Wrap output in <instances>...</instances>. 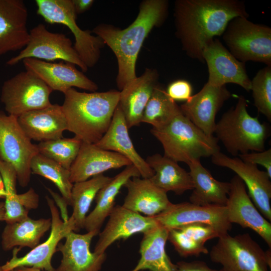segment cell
I'll use <instances>...</instances> for the list:
<instances>
[{"label":"cell","instance_id":"2","mask_svg":"<svg viewBox=\"0 0 271 271\" xmlns=\"http://www.w3.org/2000/svg\"><path fill=\"white\" fill-rule=\"evenodd\" d=\"M167 0H144L140 3L134 21L121 29L106 24H100L92 30L114 53L117 61L116 82L119 91L137 77V60L143 44L155 27H161L169 12Z\"/></svg>","mask_w":271,"mask_h":271},{"label":"cell","instance_id":"3","mask_svg":"<svg viewBox=\"0 0 271 271\" xmlns=\"http://www.w3.org/2000/svg\"><path fill=\"white\" fill-rule=\"evenodd\" d=\"M62 105L67 130L82 142L95 144L107 130L119 104L120 91L80 92L71 88Z\"/></svg>","mask_w":271,"mask_h":271},{"label":"cell","instance_id":"47","mask_svg":"<svg viewBox=\"0 0 271 271\" xmlns=\"http://www.w3.org/2000/svg\"><path fill=\"white\" fill-rule=\"evenodd\" d=\"M0 271H2V267H1V266H0Z\"/></svg>","mask_w":271,"mask_h":271},{"label":"cell","instance_id":"11","mask_svg":"<svg viewBox=\"0 0 271 271\" xmlns=\"http://www.w3.org/2000/svg\"><path fill=\"white\" fill-rule=\"evenodd\" d=\"M27 58L48 62L61 60L78 66L83 72L88 69L81 60L70 39L63 33L50 32L43 24H39L30 30L26 46L6 64L15 65Z\"/></svg>","mask_w":271,"mask_h":271},{"label":"cell","instance_id":"29","mask_svg":"<svg viewBox=\"0 0 271 271\" xmlns=\"http://www.w3.org/2000/svg\"><path fill=\"white\" fill-rule=\"evenodd\" d=\"M137 168L132 164L125 169L103 186L97 193L95 199L96 204L94 209L86 216L84 228L87 232L100 229L107 216L114 207L115 198L125 183L133 177H140Z\"/></svg>","mask_w":271,"mask_h":271},{"label":"cell","instance_id":"10","mask_svg":"<svg viewBox=\"0 0 271 271\" xmlns=\"http://www.w3.org/2000/svg\"><path fill=\"white\" fill-rule=\"evenodd\" d=\"M52 91L39 78L26 70L4 82L0 99L8 114L19 117L50 105Z\"/></svg>","mask_w":271,"mask_h":271},{"label":"cell","instance_id":"15","mask_svg":"<svg viewBox=\"0 0 271 271\" xmlns=\"http://www.w3.org/2000/svg\"><path fill=\"white\" fill-rule=\"evenodd\" d=\"M213 164L227 168L236 174L248 189L253 204L267 220H271V182L267 172L255 165L246 163L240 158H231L220 151L211 157Z\"/></svg>","mask_w":271,"mask_h":271},{"label":"cell","instance_id":"24","mask_svg":"<svg viewBox=\"0 0 271 271\" xmlns=\"http://www.w3.org/2000/svg\"><path fill=\"white\" fill-rule=\"evenodd\" d=\"M157 70L146 68L139 77L128 82L120 91L119 105L129 128L142 122L146 106L154 88L159 84Z\"/></svg>","mask_w":271,"mask_h":271},{"label":"cell","instance_id":"20","mask_svg":"<svg viewBox=\"0 0 271 271\" xmlns=\"http://www.w3.org/2000/svg\"><path fill=\"white\" fill-rule=\"evenodd\" d=\"M99 233L97 231L82 234L73 231L68 233L65 242L57 246L62 258L56 271H99L106 254H97L90 249L92 238Z\"/></svg>","mask_w":271,"mask_h":271},{"label":"cell","instance_id":"16","mask_svg":"<svg viewBox=\"0 0 271 271\" xmlns=\"http://www.w3.org/2000/svg\"><path fill=\"white\" fill-rule=\"evenodd\" d=\"M225 206L229 222L248 228L257 233L271 247V223L256 208L243 181L237 175L230 182Z\"/></svg>","mask_w":271,"mask_h":271},{"label":"cell","instance_id":"5","mask_svg":"<svg viewBox=\"0 0 271 271\" xmlns=\"http://www.w3.org/2000/svg\"><path fill=\"white\" fill-rule=\"evenodd\" d=\"M247 102L240 96L234 107L225 112L216 123L214 133L233 156L264 150L268 128L247 110Z\"/></svg>","mask_w":271,"mask_h":271},{"label":"cell","instance_id":"35","mask_svg":"<svg viewBox=\"0 0 271 271\" xmlns=\"http://www.w3.org/2000/svg\"><path fill=\"white\" fill-rule=\"evenodd\" d=\"M0 175L4 182L6 196L5 207L6 223L20 221L29 216V210L20 203L16 190L17 174L14 169L0 159Z\"/></svg>","mask_w":271,"mask_h":271},{"label":"cell","instance_id":"19","mask_svg":"<svg viewBox=\"0 0 271 271\" xmlns=\"http://www.w3.org/2000/svg\"><path fill=\"white\" fill-rule=\"evenodd\" d=\"M158 225L153 217L144 216L122 205L114 206L104 229L99 233L93 252L99 254L105 253L115 241L126 239L134 234L144 233Z\"/></svg>","mask_w":271,"mask_h":271},{"label":"cell","instance_id":"6","mask_svg":"<svg viewBox=\"0 0 271 271\" xmlns=\"http://www.w3.org/2000/svg\"><path fill=\"white\" fill-rule=\"evenodd\" d=\"M209 255L223 271H269L271 268L270 248L264 251L248 233L220 236Z\"/></svg>","mask_w":271,"mask_h":271},{"label":"cell","instance_id":"17","mask_svg":"<svg viewBox=\"0 0 271 271\" xmlns=\"http://www.w3.org/2000/svg\"><path fill=\"white\" fill-rule=\"evenodd\" d=\"M26 70L29 71L46 84L53 91L64 93L71 88L96 92L98 85L73 64L62 61L48 62L35 58L23 61Z\"/></svg>","mask_w":271,"mask_h":271},{"label":"cell","instance_id":"32","mask_svg":"<svg viewBox=\"0 0 271 271\" xmlns=\"http://www.w3.org/2000/svg\"><path fill=\"white\" fill-rule=\"evenodd\" d=\"M112 178L101 174L73 184L71 203L73 212L70 218L74 222L75 231L84 228L86 214L93 200L98 191Z\"/></svg>","mask_w":271,"mask_h":271},{"label":"cell","instance_id":"48","mask_svg":"<svg viewBox=\"0 0 271 271\" xmlns=\"http://www.w3.org/2000/svg\"><path fill=\"white\" fill-rule=\"evenodd\" d=\"M10 271H15L14 270H10Z\"/></svg>","mask_w":271,"mask_h":271},{"label":"cell","instance_id":"23","mask_svg":"<svg viewBox=\"0 0 271 271\" xmlns=\"http://www.w3.org/2000/svg\"><path fill=\"white\" fill-rule=\"evenodd\" d=\"M18 121L29 139L40 142L62 138L68 128L62 105L58 104L26 112Z\"/></svg>","mask_w":271,"mask_h":271},{"label":"cell","instance_id":"12","mask_svg":"<svg viewBox=\"0 0 271 271\" xmlns=\"http://www.w3.org/2000/svg\"><path fill=\"white\" fill-rule=\"evenodd\" d=\"M46 198L51 215V232L48 239L20 257H18V254L21 248L15 247L12 258L1 266L2 271H10L21 266L56 271L51 264L52 257L57 251L60 240L70 232L75 231V225L70 217L67 220H62L54 201L48 196Z\"/></svg>","mask_w":271,"mask_h":271},{"label":"cell","instance_id":"31","mask_svg":"<svg viewBox=\"0 0 271 271\" xmlns=\"http://www.w3.org/2000/svg\"><path fill=\"white\" fill-rule=\"evenodd\" d=\"M51 218L33 219L29 216L20 221L7 223L2 234V247L9 250L17 246L33 249L51 228Z\"/></svg>","mask_w":271,"mask_h":271},{"label":"cell","instance_id":"34","mask_svg":"<svg viewBox=\"0 0 271 271\" xmlns=\"http://www.w3.org/2000/svg\"><path fill=\"white\" fill-rule=\"evenodd\" d=\"M31 169L32 173L52 181L59 189L67 204L71 205L73 184L70 180V170L40 153L33 158Z\"/></svg>","mask_w":271,"mask_h":271},{"label":"cell","instance_id":"30","mask_svg":"<svg viewBox=\"0 0 271 271\" xmlns=\"http://www.w3.org/2000/svg\"><path fill=\"white\" fill-rule=\"evenodd\" d=\"M145 160L154 172L149 180L159 188L177 195L193 190V183L189 173L177 162L159 154L149 156Z\"/></svg>","mask_w":271,"mask_h":271},{"label":"cell","instance_id":"25","mask_svg":"<svg viewBox=\"0 0 271 271\" xmlns=\"http://www.w3.org/2000/svg\"><path fill=\"white\" fill-rule=\"evenodd\" d=\"M95 145L101 149L116 152L126 157L137 168L143 178L150 179L154 175V171L134 148L119 104L107 130Z\"/></svg>","mask_w":271,"mask_h":271},{"label":"cell","instance_id":"38","mask_svg":"<svg viewBox=\"0 0 271 271\" xmlns=\"http://www.w3.org/2000/svg\"><path fill=\"white\" fill-rule=\"evenodd\" d=\"M168 240L173 244L177 252L183 257L198 256L202 253H209L205 245L191 240L179 227L168 230Z\"/></svg>","mask_w":271,"mask_h":271},{"label":"cell","instance_id":"44","mask_svg":"<svg viewBox=\"0 0 271 271\" xmlns=\"http://www.w3.org/2000/svg\"><path fill=\"white\" fill-rule=\"evenodd\" d=\"M6 220V210L5 207V202L0 201V221Z\"/></svg>","mask_w":271,"mask_h":271},{"label":"cell","instance_id":"41","mask_svg":"<svg viewBox=\"0 0 271 271\" xmlns=\"http://www.w3.org/2000/svg\"><path fill=\"white\" fill-rule=\"evenodd\" d=\"M239 158L244 162L255 165H259L265 169L271 177V149L261 152H252L239 154Z\"/></svg>","mask_w":271,"mask_h":271},{"label":"cell","instance_id":"36","mask_svg":"<svg viewBox=\"0 0 271 271\" xmlns=\"http://www.w3.org/2000/svg\"><path fill=\"white\" fill-rule=\"evenodd\" d=\"M82 142L74 137L40 142L39 153L70 170L79 153Z\"/></svg>","mask_w":271,"mask_h":271},{"label":"cell","instance_id":"9","mask_svg":"<svg viewBox=\"0 0 271 271\" xmlns=\"http://www.w3.org/2000/svg\"><path fill=\"white\" fill-rule=\"evenodd\" d=\"M39 153L37 145L21 128L18 117L0 111V159L14 169L21 187L29 183L31 162Z\"/></svg>","mask_w":271,"mask_h":271},{"label":"cell","instance_id":"42","mask_svg":"<svg viewBox=\"0 0 271 271\" xmlns=\"http://www.w3.org/2000/svg\"><path fill=\"white\" fill-rule=\"evenodd\" d=\"M178 271H223L210 267L206 262L201 260L190 262L180 261L177 263Z\"/></svg>","mask_w":271,"mask_h":271},{"label":"cell","instance_id":"7","mask_svg":"<svg viewBox=\"0 0 271 271\" xmlns=\"http://www.w3.org/2000/svg\"><path fill=\"white\" fill-rule=\"evenodd\" d=\"M222 38L227 49L238 60L262 63L271 66V29L237 17L228 24Z\"/></svg>","mask_w":271,"mask_h":271},{"label":"cell","instance_id":"13","mask_svg":"<svg viewBox=\"0 0 271 271\" xmlns=\"http://www.w3.org/2000/svg\"><path fill=\"white\" fill-rule=\"evenodd\" d=\"M159 225L168 230L194 223L215 227L221 235L228 233L232 224L228 221L225 206L197 205L191 202L172 203L166 210L153 216Z\"/></svg>","mask_w":271,"mask_h":271},{"label":"cell","instance_id":"46","mask_svg":"<svg viewBox=\"0 0 271 271\" xmlns=\"http://www.w3.org/2000/svg\"><path fill=\"white\" fill-rule=\"evenodd\" d=\"M6 192L5 189L3 181L0 175V198H5Z\"/></svg>","mask_w":271,"mask_h":271},{"label":"cell","instance_id":"14","mask_svg":"<svg viewBox=\"0 0 271 271\" xmlns=\"http://www.w3.org/2000/svg\"><path fill=\"white\" fill-rule=\"evenodd\" d=\"M202 56L208 67V83L216 86L233 83L250 91L251 80L245 63L236 59L219 39L215 38L207 42Z\"/></svg>","mask_w":271,"mask_h":271},{"label":"cell","instance_id":"26","mask_svg":"<svg viewBox=\"0 0 271 271\" xmlns=\"http://www.w3.org/2000/svg\"><path fill=\"white\" fill-rule=\"evenodd\" d=\"M127 190L122 206L147 216H156L166 210L172 203L167 193L146 178L133 177L124 185Z\"/></svg>","mask_w":271,"mask_h":271},{"label":"cell","instance_id":"40","mask_svg":"<svg viewBox=\"0 0 271 271\" xmlns=\"http://www.w3.org/2000/svg\"><path fill=\"white\" fill-rule=\"evenodd\" d=\"M166 90L173 100L186 101L192 96L193 88L189 81L178 79L170 83Z\"/></svg>","mask_w":271,"mask_h":271},{"label":"cell","instance_id":"22","mask_svg":"<svg viewBox=\"0 0 271 271\" xmlns=\"http://www.w3.org/2000/svg\"><path fill=\"white\" fill-rule=\"evenodd\" d=\"M132 164L123 156L82 142L77 158L70 169L72 183L84 181L110 169Z\"/></svg>","mask_w":271,"mask_h":271},{"label":"cell","instance_id":"8","mask_svg":"<svg viewBox=\"0 0 271 271\" xmlns=\"http://www.w3.org/2000/svg\"><path fill=\"white\" fill-rule=\"evenodd\" d=\"M37 13L48 23L65 26L73 34V47L81 60L88 68L98 62L103 40L92 34V31L82 30L77 24V14L72 0H36Z\"/></svg>","mask_w":271,"mask_h":271},{"label":"cell","instance_id":"1","mask_svg":"<svg viewBox=\"0 0 271 271\" xmlns=\"http://www.w3.org/2000/svg\"><path fill=\"white\" fill-rule=\"evenodd\" d=\"M237 17H249L239 0H177L174 17L176 35L192 59L204 62L202 52L208 42L223 34Z\"/></svg>","mask_w":271,"mask_h":271},{"label":"cell","instance_id":"21","mask_svg":"<svg viewBox=\"0 0 271 271\" xmlns=\"http://www.w3.org/2000/svg\"><path fill=\"white\" fill-rule=\"evenodd\" d=\"M28 16L23 1L0 0V56L26 46L30 37Z\"/></svg>","mask_w":271,"mask_h":271},{"label":"cell","instance_id":"43","mask_svg":"<svg viewBox=\"0 0 271 271\" xmlns=\"http://www.w3.org/2000/svg\"><path fill=\"white\" fill-rule=\"evenodd\" d=\"M75 12L77 15L82 14L89 10L92 6L93 0H72Z\"/></svg>","mask_w":271,"mask_h":271},{"label":"cell","instance_id":"33","mask_svg":"<svg viewBox=\"0 0 271 271\" xmlns=\"http://www.w3.org/2000/svg\"><path fill=\"white\" fill-rule=\"evenodd\" d=\"M181 112L180 106L159 84L154 88L143 112L142 122L159 128L169 123Z\"/></svg>","mask_w":271,"mask_h":271},{"label":"cell","instance_id":"27","mask_svg":"<svg viewBox=\"0 0 271 271\" xmlns=\"http://www.w3.org/2000/svg\"><path fill=\"white\" fill-rule=\"evenodd\" d=\"M168 236V230L159 224L144 233L140 247L141 258L130 271H178L177 264L166 251Z\"/></svg>","mask_w":271,"mask_h":271},{"label":"cell","instance_id":"45","mask_svg":"<svg viewBox=\"0 0 271 271\" xmlns=\"http://www.w3.org/2000/svg\"><path fill=\"white\" fill-rule=\"evenodd\" d=\"M15 271H41V269L33 267L21 266L14 269Z\"/></svg>","mask_w":271,"mask_h":271},{"label":"cell","instance_id":"39","mask_svg":"<svg viewBox=\"0 0 271 271\" xmlns=\"http://www.w3.org/2000/svg\"><path fill=\"white\" fill-rule=\"evenodd\" d=\"M178 227L191 240L203 245L210 239L221 236L215 227L205 223H190Z\"/></svg>","mask_w":271,"mask_h":271},{"label":"cell","instance_id":"28","mask_svg":"<svg viewBox=\"0 0 271 271\" xmlns=\"http://www.w3.org/2000/svg\"><path fill=\"white\" fill-rule=\"evenodd\" d=\"M189 172L193 183L190 202L200 205L225 206L230 188V182L216 180L201 163L200 160L189 163Z\"/></svg>","mask_w":271,"mask_h":271},{"label":"cell","instance_id":"18","mask_svg":"<svg viewBox=\"0 0 271 271\" xmlns=\"http://www.w3.org/2000/svg\"><path fill=\"white\" fill-rule=\"evenodd\" d=\"M231 96L226 85L213 86L207 82L197 93L180 106L182 113L209 137L214 136L216 115Z\"/></svg>","mask_w":271,"mask_h":271},{"label":"cell","instance_id":"37","mask_svg":"<svg viewBox=\"0 0 271 271\" xmlns=\"http://www.w3.org/2000/svg\"><path fill=\"white\" fill-rule=\"evenodd\" d=\"M254 104L257 111L271 121V66L259 70L251 80Z\"/></svg>","mask_w":271,"mask_h":271},{"label":"cell","instance_id":"4","mask_svg":"<svg viewBox=\"0 0 271 271\" xmlns=\"http://www.w3.org/2000/svg\"><path fill=\"white\" fill-rule=\"evenodd\" d=\"M151 132L161 143L164 155L177 163L188 164L220 151L217 138L207 136L182 112L166 125L152 128Z\"/></svg>","mask_w":271,"mask_h":271}]
</instances>
